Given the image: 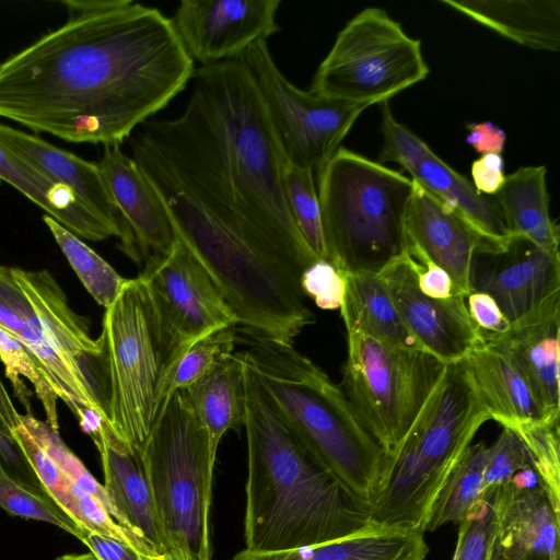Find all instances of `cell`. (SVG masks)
Returning <instances> with one entry per match:
<instances>
[{"mask_svg": "<svg viewBox=\"0 0 560 560\" xmlns=\"http://www.w3.org/2000/svg\"><path fill=\"white\" fill-rule=\"evenodd\" d=\"M183 112L149 119L132 159L170 213L176 237L208 270L243 335L291 343L315 322L301 288L319 258L285 199L288 163L245 63L195 70Z\"/></svg>", "mask_w": 560, "mask_h": 560, "instance_id": "1", "label": "cell"}, {"mask_svg": "<svg viewBox=\"0 0 560 560\" xmlns=\"http://www.w3.org/2000/svg\"><path fill=\"white\" fill-rule=\"evenodd\" d=\"M58 28L0 63V117L120 145L192 79L171 18L131 0H66Z\"/></svg>", "mask_w": 560, "mask_h": 560, "instance_id": "2", "label": "cell"}, {"mask_svg": "<svg viewBox=\"0 0 560 560\" xmlns=\"http://www.w3.org/2000/svg\"><path fill=\"white\" fill-rule=\"evenodd\" d=\"M243 364L246 549L281 551L318 545L372 522L368 502L317 459Z\"/></svg>", "mask_w": 560, "mask_h": 560, "instance_id": "3", "label": "cell"}, {"mask_svg": "<svg viewBox=\"0 0 560 560\" xmlns=\"http://www.w3.org/2000/svg\"><path fill=\"white\" fill-rule=\"evenodd\" d=\"M488 420L462 362L446 365L406 434L383 454L368 500L371 521L423 530L439 491Z\"/></svg>", "mask_w": 560, "mask_h": 560, "instance_id": "4", "label": "cell"}, {"mask_svg": "<svg viewBox=\"0 0 560 560\" xmlns=\"http://www.w3.org/2000/svg\"><path fill=\"white\" fill-rule=\"evenodd\" d=\"M240 355L310 451L350 491L369 500L383 450L340 386L292 345L244 336Z\"/></svg>", "mask_w": 560, "mask_h": 560, "instance_id": "5", "label": "cell"}, {"mask_svg": "<svg viewBox=\"0 0 560 560\" xmlns=\"http://www.w3.org/2000/svg\"><path fill=\"white\" fill-rule=\"evenodd\" d=\"M97 342L89 372L100 404L114 433L142 453L163 405L171 358L140 275L127 279L105 308Z\"/></svg>", "mask_w": 560, "mask_h": 560, "instance_id": "6", "label": "cell"}, {"mask_svg": "<svg viewBox=\"0 0 560 560\" xmlns=\"http://www.w3.org/2000/svg\"><path fill=\"white\" fill-rule=\"evenodd\" d=\"M327 261L339 271H380L406 252L413 182L346 148L317 172Z\"/></svg>", "mask_w": 560, "mask_h": 560, "instance_id": "7", "label": "cell"}, {"mask_svg": "<svg viewBox=\"0 0 560 560\" xmlns=\"http://www.w3.org/2000/svg\"><path fill=\"white\" fill-rule=\"evenodd\" d=\"M166 552L183 560H210L209 511L215 462L206 429L184 390L162 405L142 451Z\"/></svg>", "mask_w": 560, "mask_h": 560, "instance_id": "8", "label": "cell"}, {"mask_svg": "<svg viewBox=\"0 0 560 560\" xmlns=\"http://www.w3.org/2000/svg\"><path fill=\"white\" fill-rule=\"evenodd\" d=\"M347 358L340 388L384 453L406 434L446 365L422 350L404 349L345 325Z\"/></svg>", "mask_w": 560, "mask_h": 560, "instance_id": "9", "label": "cell"}, {"mask_svg": "<svg viewBox=\"0 0 560 560\" xmlns=\"http://www.w3.org/2000/svg\"><path fill=\"white\" fill-rule=\"evenodd\" d=\"M428 73L420 40L384 10L366 8L338 33L310 91L369 107L388 102Z\"/></svg>", "mask_w": 560, "mask_h": 560, "instance_id": "10", "label": "cell"}, {"mask_svg": "<svg viewBox=\"0 0 560 560\" xmlns=\"http://www.w3.org/2000/svg\"><path fill=\"white\" fill-rule=\"evenodd\" d=\"M238 58L252 73L288 163L319 172L368 106L300 90L281 73L267 40Z\"/></svg>", "mask_w": 560, "mask_h": 560, "instance_id": "11", "label": "cell"}, {"mask_svg": "<svg viewBox=\"0 0 560 560\" xmlns=\"http://www.w3.org/2000/svg\"><path fill=\"white\" fill-rule=\"evenodd\" d=\"M140 276L152 296L171 368L200 337L222 326H237L208 270L178 238L166 255L145 262Z\"/></svg>", "mask_w": 560, "mask_h": 560, "instance_id": "12", "label": "cell"}, {"mask_svg": "<svg viewBox=\"0 0 560 560\" xmlns=\"http://www.w3.org/2000/svg\"><path fill=\"white\" fill-rule=\"evenodd\" d=\"M22 289L19 310L27 328L16 339L54 387L73 380L80 360L100 352L88 323L74 313L48 270L12 267Z\"/></svg>", "mask_w": 560, "mask_h": 560, "instance_id": "13", "label": "cell"}, {"mask_svg": "<svg viewBox=\"0 0 560 560\" xmlns=\"http://www.w3.org/2000/svg\"><path fill=\"white\" fill-rule=\"evenodd\" d=\"M383 147L380 162H395L410 178L442 203L458 212L486 241L501 247L509 238L494 197L479 194L472 184L438 156L429 145L381 103Z\"/></svg>", "mask_w": 560, "mask_h": 560, "instance_id": "14", "label": "cell"}, {"mask_svg": "<svg viewBox=\"0 0 560 560\" xmlns=\"http://www.w3.org/2000/svg\"><path fill=\"white\" fill-rule=\"evenodd\" d=\"M281 0H183L171 18L192 61L210 66L238 58L279 32Z\"/></svg>", "mask_w": 560, "mask_h": 560, "instance_id": "15", "label": "cell"}, {"mask_svg": "<svg viewBox=\"0 0 560 560\" xmlns=\"http://www.w3.org/2000/svg\"><path fill=\"white\" fill-rule=\"evenodd\" d=\"M377 275L408 331L423 351L445 365L463 361L483 343L481 330L468 313L466 296L453 294L447 299H433L423 294L406 252L386 264Z\"/></svg>", "mask_w": 560, "mask_h": 560, "instance_id": "16", "label": "cell"}, {"mask_svg": "<svg viewBox=\"0 0 560 560\" xmlns=\"http://www.w3.org/2000/svg\"><path fill=\"white\" fill-rule=\"evenodd\" d=\"M471 289L490 294L512 324L560 293V254L510 235L500 248L475 255Z\"/></svg>", "mask_w": 560, "mask_h": 560, "instance_id": "17", "label": "cell"}, {"mask_svg": "<svg viewBox=\"0 0 560 560\" xmlns=\"http://www.w3.org/2000/svg\"><path fill=\"white\" fill-rule=\"evenodd\" d=\"M97 164L125 223L119 248L138 264L166 255L177 238L174 226L164 201L135 160L120 145H105Z\"/></svg>", "mask_w": 560, "mask_h": 560, "instance_id": "18", "label": "cell"}, {"mask_svg": "<svg viewBox=\"0 0 560 560\" xmlns=\"http://www.w3.org/2000/svg\"><path fill=\"white\" fill-rule=\"evenodd\" d=\"M557 515L532 467L495 487V524L487 560H560Z\"/></svg>", "mask_w": 560, "mask_h": 560, "instance_id": "19", "label": "cell"}, {"mask_svg": "<svg viewBox=\"0 0 560 560\" xmlns=\"http://www.w3.org/2000/svg\"><path fill=\"white\" fill-rule=\"evenodd\" d=\"M481 330V329H480ZM483 342L518 368L545 415L560 417V293L512 323L503 332L481 330Z\"/></svg>", "mask_w": 560, "mask_h": 560, "instance_id": "20", "label": "cell"}, {"mask_svg": "<svg viewBox=\"0 0 560 560\" xmlns=\"http://www.w3.org/2000/svg\"><path fill=\"white\" fill-rule=\"evenodd\" d=\"M405 230L406 245L418 247L443 268L452 278L455 293L464 296L472 291L471 268L475 255L497 249L458 212L415 182Z\"/></svg>", "mask_w": 560, "mask_h": 560, "instance_id": "21", "label": "cell"}, {"mask_svg": "<svg viewBox=\"0 0 560 560\" xmlns=\"http://www.w3.org/2000/svg\"><path fill=\"white\" fill-rule=\"evenodd\" d=\"M91 439L101 456L104 487L125 527L144 539L156 555L165 553V539L142 453L121 441L108 422H104L100 432Z\"/></svg>", "mask_w": 560, "mask_h": 560, "instance_id": "22", "label": "cell"}, {"mask_svg": "<svg viewBox=\"0 0 560 560\" xmlns=\"http://www.w3.org/2000/svg\"><path fill=\"white\" fill-rule=\"evenodd\" d=\"M0 142L50 179L70 188L94 215L115 230L117 237H124V220L108 191L98 164L2 124Z\"/></svg>", "mask_w": 560, "mask_h": 560, "instance_id": "23", "label": "cell"}, {"mask_svg": "<svg viewBox=\"0 0 560 560\" xmlns=\"http://www.w3.org/2000/svg\"><path fill=\"white\" fill-rule=\"evenodd\" d=\"M428 553L423 530L370 522L335 540L281 551L245 548L231 560H425Z\"/></svg>", "mask_w": 560, "mask_h": 560, "instance_id": "24", "label": "cell"}, {"mask_svg": "<svg viewBox=\"0 0 560 560\" xmlns=\"http://www.w3.org/2000/svg\"><path fill=\"white\" fill-rule=\"evenodd\" d=\"M460 362L491 420L502 428L510 429L527 420L550 419L525 376L500 350L483 342Z\"/></svg>", "mask_w": 560, "mask_h": 560, "instance_id": "25", "label": "cell"}, {"mask_svg": "<svg viewBox=\"0 0 560 560\" xmlns=\"http://www.w3.org/2000/svg\"><path fill=\"white\" fill-rule=\"evenodd\" d=\"M441 3L537 50L560 49L559 0H440Z\"/></svg>", "mask_w": 560, "mask_h": 560, "instance_id": "26", "label": "cell"}, {"mask_svg": "<svg viewBox=\"0 0 560 560\" xmlns=\"http://www.w3.org/2000/svg\"><path fill=\"white\" fill-rule=\"evenodd\" d=\"M0 178L77 236L89 241L117 236L115 230L94 215L70 188L50 179L1 142Z\"/></svg>", "mask_w": 560, "mask_h": 560, "instance_id": "27", "label": "cell"}, {"mask_svg": "<svg viewBox=\"0 0 560 560\" xmlns=\"http://www.w3.org/2000/svg\"><path fill=\"white\" fill-rule=\"evenodd\" d=\"M509 235L524 236L549 253H559V225L549 213L546 167L522 166L493 196Z\"/></svg>", "mask_w": 560, "mask_h": 560, "instance_id": "28", "label": "cell"}, {"mask_svg": "<svg viewBox=\"0 0 560 560\" xmlns=\"http://www.w3.org/2000/svg\"><path fill=\"white\" fill-rule=\"evenodd\" d=\"M197 419L206 429L210 454L215 462L217 451L226 431L244 424V364L238 352L219 363L207 375L184 389Z\"/></svg>", "mask_w": 560, "mask_h": 560, "instance_id": "29", "label": "cell"}, {"mask_svg": "<svg viewBox=\"0 0 560 560\" xmlns=\"http://www.w3.org/2000/svg\"><path fill=\"white\" fill-rule=\"evenodd\" d=\"M342 273L346 292L339 310L345 325L394 347L422 350L405 326L377 272Z\"/></svg>", "mask_w": 560, "mask_h": 560, "instance_id": "30", "label": "cell"}, {"mask_svg": "<svg viewBox=\"0 0 560 560\" xmlns=\"http://www.w3.org/2000/svg\"><path fill=\"white\" fill-rule=\"evenodd\" d=\"M488 446L483 442L470 444L439 491L423 532H434L446 523L459 524L481 498Z\"/></svg>", "mask_w": 560, "mask_h": 560, "instance_id": "31", "label": "cell"}, {"mask_svg": "<svg viewBox=\"0 0 560 560\" xmlns=\"http://www.w3.org/2000/svg\"><path fill=\"white\" fill-rule=\"evenodd\" d=\"M43 220L86 291L100 305L108 307L127 279L51 217L45 214Z\"/></svg>", "mask_w": 560, "mask_h": 560, "instance_id": "32", "label": "cell"}, {"mask_svg": "<svg viewBox=\"0 0 560 560\" xmlns=\"http://www.w3.org/2000/svg\"><path fill=\"white\" fill-rule=\"evenodd\" d=\"M526 447L532 468L555 513L560 516L559 419L527 420L512 425Z\"/></svg>", "mask_w": 560, "mask_h": 560, "instance_id": "33", "label": "cell"}, {"mask_svg": "<svg viewBox=\"0 0 560 560\" xmlns=\"http://www.w3.org/2000/svg\"><path fill=\"white\" fill-rule=\"evenodd\" d=\"M237 326L219 327L194 341L170 369L163 404L176 390H184L234 353Z\"/></svg>", "mask_w": 560, "mask_h": 560, "instance_id": "34", "label": "cell"}, {"mask_svg": "<svg viewBox=\"0 0 560 560\" xmlns=\"http://www.w3.org/2000/svg\"><path fill=\"white\" fill-rule=\"evenodd\" d=\"M0 360L5 368V375L12 384L15 395L27 410L26 413H32L30 401L32 393L22 382L21 376L27 378L33 385L35 394L44 407L46 422L58 430V396L27 349L2 328H0Z\"/></svg>", "mask_w": 560, "mask_h": 560, "instance_id": "35", "label": "cell"}, {"mask_svg": "<svg viewBox=\"0 0 560 560\" xmlns=\"http://www.w3.org/2000/svg\"><path fill=\"white\" fill-rule=\"evenodd\" d=\"M283 186L289 211L298 230L314 254L327 260L313 171L287 163Z\"/></svg>", "mask_w": 560, "mask_h": 560, "instance_id": "36", "label": "cell"}, {"mask_svg": "<svg viewBox=\"0 0 560 560\" xmlns=\"http://www.w3.org/2000/svg\"><path fill=\"white\" fill-rule=\"evenodd\" d=\"M0 506L10 514L56 525L80 540L84 533L45 493L10 472L0 457Z\"/></svg>", "mask_w": 560, "mask_h": 560, "instance_id": "37", "label": "cell"}, {"mask_svg": "<svg viewBox=\"0 0 560 560\" xmlns=\"http://www.w3.org/2000/svg\"><path fill=\"white\" fill-rule=\"evenodd\" d=\"M20 421L55 460L61 471L77 486L101 501L112 516L125 526L104 485H101L91 475L79 457L65 444L58 430H55L47 422L36 419L32 413L21 415Z\"/></svg>", "mask_w": 560, "mask_h": 560, "instance_id": "38", "label": "cell"}, {"mask_svg": "<svg viewBox=\"0 0 560 560\" xmlns=\"http://www.w3.org/2000/svg\"><path fill=\"white\" fill-rule=\"evenodd\" d=\"M11 438L42 489L72 520L74 503L70 491V479L21 421L11 431Z\"/></svg>", "mask_w": 560, "mask_h": 560, "instance_id": "39", "label": "cell"}, {"mask_svg": "<svg viewBox=\"0 0 560 560\" xmlns=\"http://www.w3.org/2000/svg\"><path fill=\"white\" fill-rule=\"evenodd\" d=\"M495 524V487L488 488L458 524L452 560H487Z\"/></svg>", "mask_w": 560, "mask_h": 560, "instance_id": "40", "label": "cell"}, {"mask_svg": "<svg viewBox=\"0 0 560 560\" xmlns=\"http://www.w3.org/2000/svg\"><path fill=\"white\" fill-rule=\"evenodd\" d=\"M527 467L532 464L523 442L513 431L503 428L495 442L487 448L485 490L508 483L517 471Z\"/></svg>", "mask_w": 560, "mask_h": 560, "instance_id": "41", "label": "cell"}, {"mask_svg": "<svg viewBox=\"0 0 560 560\" xmlns=\"http://www.w3.org/2000/svg\"><path fill=\"white\" fill-rule=\"evenodd\" d=\"M301 288L305 296H310L317 307L335 311L342 304L346 280L343 273L332 264L318 259L303 271Z\"/></svg>", "mask_w": 560, "mask_h": 560, "instance_id": "42", "label": "cell"}, {"mask_svg": "<svg viewBox=\"0 0 560 560\" xmlns=\"http://www.w3.org/2000/svg\"><path fill=\"white\" fill-rule=\"evenodd\" d=\"M419 290L433 299H447L455 293L450 275L433 262L421 249L406 245Z\"/></svg>", "mask_w": 560, "mask_h": 560, "instance_id": "43", "label": "cell"}, {"mask_svg": "<svg viewBox=\"0 0 560 560\" xmlns=\"http://www.w3.org/2000/svg\"><path fill=\"white\" fill-rule=\"evenodd\" d=\"M466 298L468 313L479 329L488 332H503L510 327L511 324L490 294L471 291Z\"/></svg>", "mask_w": 560, "mask_h": 560, "instance_id": "44", "label": "cell"}, {"mask_svg": "<svg viewBox=\"0 0 560 560\" xmlns=\"http://www.w3.org/2000/svg\"><path fill=\"white\" fill-rule=\"evenodd\" d=\"M501 154L488 153L474 161L470 167L472 186L485 196L493 197L502 187L505 175Z\"/></svg>", "mask_w": 560, "mask_h": 560, "instance_id": "45", "label": "cell"}, {"mask_svg": "<svg viewBox=\"0 0 560 560\" xmlns=\"http://www.w3.org/2000/svg\"><path fill=\"white\" fill-rule=\"evenodd\" d=\"M81 541L97 560H150L151 558L141 555L121 540L94 533L86 532Z\"/></svg>", "mask_w": 560, "mask_h": 560, "instance_id": "46", "label": "cell"}, {"mask_svg": "<svg viewBox=\"0 0 560 560\" xmlns=\"http://www.w3.org/2000/svg\"><path fill=\"white\" fill-rule=\"evenodd\" d=\"M466 141L481 155L488 153L501 154L506 136L504 131L495 127L491 121L468 124Z\"/></svg>", "mask_w": 560, "mask_h": 560, "instance_id": "47", "label": "cell"}, {"mask_svg": "<svg viewBox=\"0 0 560 560\" xmlns=\"http://www.w3.org/2000/svg\"><path fill=\"white\" fill-rule=\"evenodd\" d=\"M20 416L0 380V427L11 433L20 423Z\"/></svg>", "mask_w": 560, "mask_h": 560, "instance_id": "48", "label": "cell"}, {"mask_svg": "<svg viewBox=\"0 0 560 560\" xmlns=\"http://www.w3.org/2000/svg\"><path fill=\"white\" fill-rule=\"evenodd\" d=\"M57 560H97L92 552L71 553L59 557Z\"/></svg>", "mask_w": 560, "mask_h": 560, "instance_id": "49", "label": "cell"}, {"mask_svg": "<svg viewBox=\"0 0 560 560\" xmlns=\"http://www.w3.org/2000/svg\"><path fill=\"white\" fill-rule=\"evenodd\" d=\"M150 560H183V559L174 557L170 553H163V555L151 557Z\"/></svg>", "mask_w": 560, "mask_h": 560, "instance_id": "50", "label": "cell"}, {"mask_svg": "<svg viewBox=\"0 0 560 560\" xmlns=\"http://www.w3.org/2000/svg\"><path fill=\"white\" fill-rule=\"evenodd\" d=\"M0 180H1V178H0Z\"/></svg>", "mask_w": 560, "mask_h": 560, "instance_id": "51", "label": "cell"}]
</instances>
